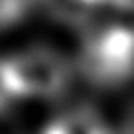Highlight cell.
<instances>
[{
	"label": "cell",
	"instance_id": "6da1fadb",
	"mask_svg": "<svg viewBox=\"0 0 134 134\" xmlns=\"http://www.w3.org/2000/svg\"><path fill=\"white\" fill-rule=\"evenodd\" d=\"M2 69L14 98L53 96L67 83L65 61L45 49L26 51L2 61Z\"/></svg>",
	"mask_w": 134,
	"mask_h": 134
},
{
	"label": "cell",
	"instance_id": "7a4b0ae2",
	"mask_svg": "<svg viewBox=\"0 0 134 134\" xmlns=\"http://www.w3.org/2000/svg\"><path fill=\"white\" fill-rule=\"evenodd\" d=\"M85 67L104 81L128 77L134 71V29L116 25L98 33L90 45Z\"/></svg>",
	"mask_w": 134,
	"mask_h": 134
},
{
	"label": "cell",
	"instance_id": "3957f363",
	"mask_svg": "<svg viewBox=\"0 0 134 134\" xmlns=\"http://www.w3.org/2000/svg\"><path fill=\"white\" fill-rule=\"evenodd\" d=\"M43 134H110V130L100 118V114L90 110H79L53 120L43 130Z\"/></svg>",
	"mask_w": 134,
	"mask_h": 134
},
{
	"label": "cell",
	"instance_id": "277c9868",
	"mask_svg": "<svg viewBox=\"0 0 134 134\" xmlns=\"http://www.w3.org/2000/svg\"><path fill=\"white\" fill-rule=\"evenodd\" d=\"M29 0H0V26L16 23L26 12Z\"/></svg>",
	"mask_w": 134,
	"mask_h": 134
},
{
	"label": "cell",
	"instance_id": "5b68a950",
	"mask_svg": "<svg viewBox=\"0 0 134 134\" xmlns=\"http://www.w3.org/2000/svg\"><path fill=\"white\" fill-rule=\"evenodd\" d=\"M79 4H83L85 8L90 6H100V4H112L120 10H132L134 8V0H77Z\"/></svg>",
	"mask_w": 134,
	"mask_h": 134
},
{
	"label": "cell",
	"instance_id": "8992f818",
	"mask_svg": "<svg viewBox=\"0 0 134 134\" xmlns=\"http://www.w3.org/2000/svg\"><path fill=\"white\" fill-rule=\"evenodd\" d=\"M10 98H14V96H12V92H10V87H8V81H6V75H4V69H2V61H0V108H2Z\"/></svg>",
	"mask_w": 134,
	"mask_h": 134
}]
</instances>
